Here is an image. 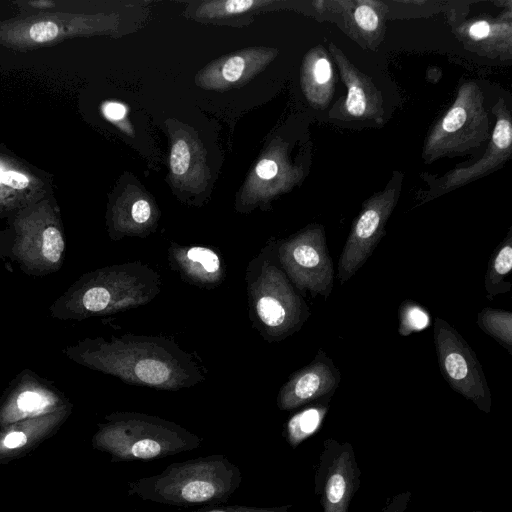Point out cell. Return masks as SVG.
I'll return each mask as SVG.
<instances>
[{
  "label": "cell",
  "instance_id": "83f0119b",
  "mask_svg": "<svg viewBox=\"0 0 512 512\" xmlns=\"http://www.w3.org/2000/svg\"><path fill=\"white\" fill-rule=\"evenodd\" d=\"M59 28L57 24L51 21H41L32 25L29 34L35 42H48L55 39Z\"/></svg>",
  "mask_w": 512,
  "mask_h": 512
},
{
  "label": "cell",
  "instance_id": "8992f818",
  "mask_svg": "<svg viewBox=\"0 0 512 512\" xmlns=\"http://www.w3.org/2000/svg\"><path fill=\"white\" fill-rule=\"evenodd\" d=\"M492 132L481 87L472 80L458 88L452 105L430 129L422 159L429 164L443 157L463 155L481 146Z\"/></svg>",
  "mask_w": 512,
  "mask_h": 512
},
{
  "label": "cell",
  "instance_id": "4316f807",
  "mask_svg": "<svg viewBox=\"0 0 512 512\" xmlns=\"http://www.w3.org/2000/svg\"><path fill=\"white\" fill-rule=\"evenodd\" d=\"M290 505L256 507L239 504H221L214 506L200 507L188 512H288Z\"/></svg>",
  "mask_w": 512,
  "mask_h": 512
},
{
  "label": "cell",
  "instance_id": "d4e9b609",
  "mask_svg": "<svg viewBox=\"0 0 512 512\" xmlns=\"http://www.w3.org/2000/svg\"><path fill=\"white\" fill-rule=\"evenodd\" d=\"M191 152L186 140L179 138L174 142L170 153V169L174 176L180 177L189 169Z\"/></svg>",
  "mask_w": 512,
  "mask_h": 512
},
{
  "label": "cell",
  "instance_id": "4dcf8cb0",
  "mask_svg": "<svg viewBox=\"0 0 512 512\" xmlns=\"http://www.w3.org/2000/svg\"><path fill=\"white\" fill-rule=\"evenodd\" d=\"M34 5H39V6H42V5H50L52 4L51 2H33Z\"/></svg>",
  "mask_w": 512,
  "mask_h": 512
},
{
  "label": "cell",
  "instance_id": "484cf974",
  "mask_svg": "<svg viewBox=\"0 0 512 512\" xmlns=\"http://www.w3.org/2000/svg\"><path fill=\"white\" fill-rule=\"evenodd\" d=\"M262 4H267V2L253 0H229L224 2L209 3L208 6L205 7V10L207 14L212 16H225L230 14L243 13L251 9L253 6Z\"/></svg>",
  "mask_w": 512,
  "mask_h": 512
},
{
  "label": "cell",
  "instance_id": "f1b7e54d",
  "mask_svg": "<svg viewBox=\"0 0 512 512\" xmlns=\"http://www.w3.org/2000/svg\"><path fill=\"white\" fill-rule=\"evenodd\" d=\"M0 180L14 189H24L29 184V179L16 171H7L1 174Z\"/></svg>",
  "mask_w": 512,
  "mask_h": 512
},
{
  "label": "cell",
  "instance_id": "4fadbf2b",
  "mask_svg": "<svg viewBox=\"0 0 512 512\" xmlns=\"http://www.w3.org/2000/svg\"><path fill=\"white\" fill-rule=\"evenodd\" d=\"M321 12L334 16L342 30L365 48L376 49L384 38L388 6L382 1H323Z\"/></svg>",
  "mask_w": 512,
  "mask_h": 512
},
{
  "label": "cell",
  "instance_id": "277c9868",
  "mask_svg": "<svg viewBox=\"0 0 512 512\" xmlns=\"http://www.w3.org/2000/svg\"><path fill=\"white\" fill-rule=\"evenodd\" d=\"M276 243H267L249 261L245 272L250 321L269 343L298 332L311 315L278 261Z\"/></svg>",
  "mask_w": 512,
  "mask_h": 512
},
{
  "label": "cell",
  "instance_id": "3957f363",
  "mask_svg": "<svg viewBox=\"0 0 512 512\" xmlns=\"http://www.w3.org/2000/svg\"><path fill=\"white\" fill-rule=\"evenodd\" d=\"M242 482L239 467L223 454L169 464L160 473L128 482V496L177 507L227 504Z\"/></svg>",
  "mask_w": 512,
  "mask_h": 512
},
{
  "label": "cell",
  "instance_id": "30bf717a",
  "mask_svg": "<svg viewBox=\"0 0 512 512\" xmlns=\"http://www.w3.org/2000/svg\"><path fill=\"white\" fill-rule=\"evenodd\" d=\"M69 406L72 404L52 383L25 370L10 382L0 399V429Z\"/></svg>",
  "mask_w": 512,
  "mask_h": 512
},
{
  "label": "cell",
  "instance_id": "f546056e",
  "mask_svg": "<svg viewBox=\"0 0 512 512\" xmlns=\"http://www.w3.org/2000/svg\"><path fill=\"white\" fill-rule=\"evenodd\" d=\"M104 114L107 118L114 121L122 120L127 113L126 107L117 102H109L103 107Z\"/></svg>",
  "mask_w": 512,
  "mask_h": 512
},
{
  "label": "cell",
  "instance_id": "ac0fdd59",
  "mask_svg": "<svg viewBox=\"0 0 512 512\" xmlns=\"http://www.w3.org/2000/svg\"><path fill=\"white\" fill-rule=\"evenodd\" d=\"M275 55L270 50H247L224 58L210 65L198 77V82L205 88L222 89L232 86L250 77Z\"/></svg>",
  "mask_w": 512,
  "mask_h": 512
},
{
  "label": "cell",
  "instance_id": "7c38bea8",
  "mask_svg": "<svg viewBox=\"0 0 512 512\" xmlns=\"http://www.w3.org/2000/svg\"><path fill=\"white\" fill-rule=\"evenodd\" d=\"M341 375L333 360L323 350L314 359L295 371L281 386L276 404L289 411L311 401L332 395L340 383Z\"/></svg>",
  "mask_w": 512,
  "mask_h": 512
},
{
  "label": "cell",
  "instance_id": "8fae6325",
  "mask_svg": "<svg viewBox=\"0 0 512 512\" xmlns=\"http://www.w3.org/2000/svg\"><path fill=\"white\" fill-rule=\"evenodd\" d=\"M496 117L495 126L482 157L467 166L455 167L443 175L433 190L435 196L450 192L472 181L482 178L504 165L512 155V118L503 98L492 107Z\"/></svg>",
  "mask_w": 512,
  "mask_h": 512
},
{
  "label": "cell",
  "instance_id": "9a60e30c",
  "mask_svg": "<svg viewBox=\"0 0 512 512\" xmlns=\"http://www.w3.org/2000/svg\"><path fill=\"white\" fill-rule=\"evenodd\" d=\"M453 33L465 49L498 60L512 58V9L497 17H479L458 24Z\"/></svg>",
  "mask_w": 512,
  "mask_h": 512
},
{
  "label": "cell",
  "instance_id": "ba28073f",
  "mask_svg": "<svg viewBox=\"0 0 512 512\" xmlns=\"http://www.w3.org/2000/svg\"><path fill=\"white\" fill-rule=\"evenodd\" d=\"M403 174L395 171L386 187L364 201L354 220L338 263V278L346 283L372 255L401 193Z\"/></svg>",
  "mask_w": 512,
  "mask_h": 512
},
{
  "label": "cell",
  "instance_id": "ffe728a7",
  "mask_svg": "<svg viewBox=\"0 0 512 512\" xmlns=\"http://www.w3.org/2000/svg\"><path fill=\"white\" fill-rule=\"evenodd\" d=\"M356 469L349 452H342L328 470L323 488L325 512H346L353 494Z\"/></svg>",
  "mask_w": 512,
  "mask_h": 512
},
{
  "label": "cell",
  "instance_id": "2e32d148",
  "mask_svg": "<svg viewBox=\"0 0 512 512\" xmlns=\"http://www.w3.org/2000/svg\"><path fill=\"white\" fill-rule=\"evenodd\" d=\"M72 412V406L28 418L0 429V464L25 457L55 435Z\"/></svg>",
  "mask_w": 512,
  "mask_h": 512
},
{
  "label": "cell",
  "instance_id": "603a6c76",
  "mask_svg": "<svg viewBox=\"0 0 512 512\" xmlns=\"http://www.w3.org/2000/svg\"><path fill=\"white\" fill-rule=\"evenodd\" d=\"M326 411L325 406L317 405L293 415L284 430L287 442L292 447H296L313 434L319 428Z\"/></svg>",
  "mask_w": 512,
  "mask_h": 512
},
{
  "label": "cell",
  "instance_id": "5bb4252c",
  "mask_svg": "<svg viewBox=\"0 0 512 512\" xmlns=\"http://www.w3.org/2000/svg\"><path fill=\"white\" fill-rule=\"evenodd\" d=\"M328 51L347 88L346 98L340 107L342 115L381 124L384 116L381 91L374 85L372 79L360 71L338 46L330 42Z\"/></svg>",
  "mask_w": 512,
  "mask_h": 512
},
{
  "label": "cell",
  "instance_id": "6da1fadb",
  "mask_svg": "<svg viewBox=\"0 0 512 512\" xmlns=\"http://www.w3.org/2000/svg\"><path fill=\"white\" fill-rule=\"evenodd\" d=\"M64 353L78 364L130 385L177 391L205 380L189 353L175 341L160 336L86 338L67 347Z\"/></svg>",
  "mask_w": 512,
  "mask_h": 512
},
{
  "label": "cell",
  "instance_id": "52a82bcc",
  "mask_svg": "<svg viewBox=\"0 0 512 512\" xmlns=\"http://www.w3.org/2000/svg\"><path fill=\"white\" fill-rule=\"evenodd\" d=\"M276 255L298 292L309 291L324 299L329 297L334 268L322 225L310 224L289 238L277 241Z\"/></svg>",
  "mask_w": 512,
  "mask_h": 512
},
{
  "label": "cell",
  "instance_id": "7402d4cb",
  "mask_svg": "<svg viewBox=\"0 0 512 512\" xmlns=\"http://www.w3.org/2000/svg\"><path fill=\"white\" fill-rule=\"evenodd\" d=\"M477 325L512 355V313L486 307L478 313Z\"/></svg>",
  "mask_w": 512,
  "mask_h": 512
},
{
  "label": "cell",
  "instance_id": "44dd1931",
  "mask_svg": "<svg viewBox=\"0 0 512 512\" xmlns=\"http://www.w3.org/2000/svg\"><path fill=\"white\" fill-rule=\"evenodd\" d=\"M512 270V228L505 239L491 255L484 278V287L488 300L495 296L510 292L511 281L508 279Z\"/></svg>",
  "mask_w": 512,
  "mask_h": 512
},
{
  "label": "cell",
  "instance_id": "9c48e42d",
  "mask_svg": "<svg viewBox=\"0 0 512 512\" xmlns=\"http://www.w3.org/2000/svg\"><path fill=\"white\" fill-rule=\"evenodd\" d=\"M433 338L440 372L450 387L489 412L491 393L487 379L466 340L440 317L434 319Z\"/></svg>",
  "mask_w": 512,
  "mask_h": 512
},
{
  "label": "cell",
  "instance_id": "d6986e66",
  "mask_svg": "<svg viewBox=\"0 0 512 512\" xmlns=\"http://www.w3.org/2000/svg\"><path fill=\"white\" fill-rule=\"evenodd\" d=\"M336 78L323 46L312 48L303 60L301 85L308 102L317 109L325 108L335 91Z\"/></svg>",
  "mask_w": 512,
  "mask_h": 512
},
{
  "label": "cell",
  "instance_id": "7a4b0ae2",
  "mask_svg": "<svg viewBox=\"0 0 512 512\" xmlns=\"http://www.w3.org/2000/svg\"><path fill=\"white\" fill-rule=\"evenodd\" d=\"M161 290L156 270L140 261L110 265L83 274L49 307L52 317L83 320L145 305Z\"/></svg>",
  "mask_w": 512,
  "mask_h": 512
},
{
  "label": "cell",
  "instance_id": "5b68a950",
  "mask_svg": "<svg viewBox=\"0 0 512 512\" xmlns=\"http://www.w3.org/2000/svg\"><path fill=\"white\" fill-rule=\"evenodd\" d=\"M202 438L180 424L141 412L117 411L97 424L92 447L112 462L151 461L197 449Z\"/></svg>",
  "mask_w": 512,
  "mask_h": 512
},
{
  "label": "cell",
  "instance_id": "e0dca14e",
  "mask_svg": "<svg viewBox=\"0 0 512 512\" xmlns=\"http://www.w3.org/2000/svg\"><path fill=\"white\" fill-rule=\"evenodd\" d=\"M168 261L171 269L185 282L200 288L212 289L225 278L222 258L214 249L206 246L171 243Z\"/></svg>",
  "mask_w": 512,
  "mask_h": 512
},
{
  "label": "cell",
  "instance_id": "cb8c5ba5",
  "mask_svg": "<svg viewBox=\"0 0 512 512\" xmlns=\"http://www.w3.org/2000/svg\"><path fill=\"white\" fill-rule=\"evenodd\" d=\"M430 323L427 311L412 301H404L399 307V328L402 336L410 335L426 328Z\"/></svg>",
  "mask_w": 512,
  "mask_h": 512
}]
</instances>
